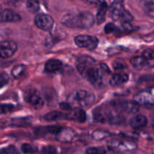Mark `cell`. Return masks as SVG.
I'll return each mask as SVG.
<instances>
[{
	"label": "cell",
	"mask_w": 154,
	"mask_h": 154,
	"mask_svg": "<svg viewBox=\"0 0 154 154\" xmlns=\"http://www.w3.org/2000/svg\"><path fill=\"white\" fill-rule=\"evenodd\" d=\"M108 13L110 17L114 21L130 23L134 20L130 12L125 8L123 0H114L108 9Z\"/></svg>",
	"instance_id": "cell-2"
},
{
	"label": "cell",
	"mask_w": 154,
	"mask_h": 154,
	"mask_svg": "<svg viewBox=\"0 0 154 154\" xmlns=\"http://www.w3.org/2000/svg\"><path fill=\"white\" fill-rule=\"evenodd\" d=\"M87 119V115L86 113L82 108H77L73 110L72 114H69V120H76V121L79 122V123H84Z\"/></svg>",
	"instance_id": "cell-21"
},
{
	"label": "cell",
	"mask_w": 154,
	"mask_h": 154,
	"mask_svg": "<svg viewBox=\"0 0 154 154\" xmlns=\"http://www.w3.org/2000/svg\"><path fill=\"white\" fill-rule=\"evenodd\" d=\"M104 74H105V72L101 69L100 66L96 67L95 64L87 68L81 75L87 79L92 86L99 89L104 86Z\"/></svg>",
	"instance_id": "cell-4"
},
{
	"label": "cell",
	"mask_w": 154,
	"mask_h": 154,
	"mask_svg": "<svg viewBox=\"0 0 154 154\" xmlns=\"http://www.w3.org/2000/svg\"><path fill=\"white\" fill-rule=\"evenodd\" d=\"M86 3L89 5H96L99 3L100 0H84Z\"/></svg>",
	"instance_id": "cell-38"
},
{
	"label": "cell",
	"mask_w": 154,
	"mask_h": 154,
	"mask_svg": "<svg viewBox=\"0 0 154 154\" xmlns=\"http://www.w3.org/2000/svg\"><path fill=\"white\" fill-rule=\"evenodd\" d=\"M147 61L148 60L144 58L142 56H138V57H133L131 60V64L135 69H138V70H141V69H145L148 66V62Z\"/></svg>",
	"instance_id": "cell-23"
},
{
	"label": "cell",
	"mask_w": 154,
	"mask_h": 154,
	"mask_svg": "<svg viewBox=\"0 0 154 154\" xmlns=\"http://www.w3.org/2000/svg\"><path fill=\"white\" fill-rule=\"evenodd\" d=\"M87 154H114V150L108 147H90L86 150Z\"/></svg>",
	"instance_id": "cell-24"
},
{
	"label": "cell",
	"mask_w": 154,
	"mask_h": 154,
	"mask_svg": "<svg viewBox=\"0 0 154 154\" xmlns=\"http://www.w3.org/2000/svg\"><path fill=\"white\" fill-rule=\"evenodd\" d=\"M108 6L105 2H102L99 5V7L98 8L97 14H96V22L98 24H102L105 22L106 14L108 11Z\"/></svg>",
	"instance_id": "cell-20"
},
{
	"label": "cell",
	"mask_w": 154,
	"mask_h": 154,
	"mask_svg": "<svg viewBox=\"0 0 154 154\" xmlns=\"http://www.w3.org/2000/svg\"><path fill=\"white\" fill-rule=\"evenodd\" d=\"M43 118L47 121H54V120H64V119L69 120V114H66L60 111H51L45 114Z\"/></svg>",
	"instance_id": "cell-22"
},
{
	"label": "cell",
	"mask_w": 154,
	"mask_h": 154,
	"mask_svg": "<svg viewBox=\"0 0 154 154\" xmlns=\"http://www.w3.org/2000/svg\"><path fill=\"white\" fill-rule=\"evenodd\" d=\"M129 124L134 129H141L147 126V119L143 114H137L129 120Z\"/></svg>",
	"instance_id": "cell-14"
},
{
	"label": "cell",
	"mask_w": 154,
	"mask_h": 154,
	"mask_svg": "<svg viewBox=\"0 0 154 154\" xmlns=\"http://www.w3.org/2000/svg\"><path fill=\"white\" fill-rule=\"evenodd\" d=\"M24 99L35 109H41L44 105V101L40 93L35 89H29L24 93Z\"/></svg>",
	"instance_id": "cell-7"
},
{
	"label": "cell",
	"mask_w": 154,
	"mask_h": 154,
	"mask_svg": "<svg viewBox=\"0 0 154 154\" xmlns=\"http://www.w3.org/2000/svg\"><path fill=\"white\" fill-rule=\"evenodd\" d=\"M139 3L144 13L154 18V0H139Z\"/></svg>",
	"instance_id": "cell-18"
},
{
	"label": "cell",
	"mask_w": 154,
	"mask_h": 154,
	"mask_svg": "<svg viewBox=\"0 0 154 154\" xmlns=\"http://www.w3.org/2000/svg\"><path fill=\"white\" fill-rule=\"evenodd\" d=\"M26 69L25 65H17L12 69L11 75L14 78H19L20 77L22 76L23 74L24 73Z\"/></svg>",
	"instance_id": "cell-27"
},
{
	"label": "cell",
	"mask_w": 154,
	"mask_h": 154,
	"mask_svg": "<svg viewBox=\"0 0 154 154\" xmlns=\"http://www.w3.org/2000/svg\"><path fill=\"white\" fill-rule=\"evenodd\" d=\"M111 104L117 111H124L129 114H136L139 111V104L135 101L115 100L112 101Z\"/></svg>",
	"instance_id": "cell-5"
},
{
	"label": "cell",
	"mask_w": 154,
	"mask_h": 154,
	"mask_svg": "<svg viewBox=\"0 0 154 154\" xmlns=\"http://www.w3.org/2000/svg\"><path fill=\"white\" fill-rule=\"evenodd\" d=\"M60 108H62L63 110H65V111H72V110H73V107L68 102H61L60 104Z\"/></svg>",
	"instance_id": "cell-36"
},
{
	"label": "cell",
	"mask_w": 154,
	"mask_h": 154,
	"mask_svg": "<svg viewBox=\"0 0 154 154\" xmlns=\"http://www.w3.org/2000/svg\"><path fill=\"white\" fill-rule=\"evenodd\" d=\"M104 30H105V34L109 35V34H111V33L116 32L118 31L119 29L115 24L113 23H109L105 25Z\"/></svg>",
	"instance_id": "cell-31"
},
{
	"label": "cell",
	"mask_w": 154,
	"mask_h": 154,
	"mask_svg": "<svg viewBox=\"0 0 154 154\" xmlns=\"http://www.w3.org/2000/svg\"><path fill=\"white\" fill-rule=\"evenodd\" d=\"M14 109V105H2L1 106V113L2 114H7Z\"/></svg>",
	"instance_id": "cell-35"
},
{
	"label": "cell",
	"mask_w": 154,
	"mask_h": 154,
	"mask_svg": "<svg viewBox=\"0 0 154 154\" xmlns=\"http://www.w3.org/2000/svg\"><path fill=\"white\" fill-rule=\"evenodd\" d=\"M21 20V17L11 9L5 8L2 11V23H17Z\"/></svg>",
	"instance_id": "cell-13"
},
{
	"label": "cell",
	"mask_w": 154,
	"mask_h": 154,
	"mask_svg": "<svg viewBox=\"0 0 154 154\" xmlns=\"http://www.w3.org/2000/svg\"><path fill=\"white\" fill-rule=\"evenodd\" d=\"M95 96L93 93L84 90H78L72 92L68 97V102L72 107L83 108L90 106L94 103Z\"/></svg>",
	"instance_id": "cell-3"
},
{
	"label": "cell",
	"mask_w": 154,
	"mask_h": 154,
	"mask_svg": "<svg viewBox=\"0 0 154 154\" xmlns=\"http://www.w3.org/2000/svg\"><path fill=\"white\" fill-rule=\"evenodd\" d=\"M26 6L27 10L31 13H36L40 8V4L38 0H27Z\"/></svg>",
	"instance_id": "cell-25"
},
{
	"label": "cell",
	"mask_w": 154,
	"mask_h": 154,
	"mask_svg": "<svg viewBox=\"0 0 154 154\" xmlns=\"http://www.w3.org/2000/svg\"><path fill=\"white\" fill-rule=\"evenodd\" d=\"M63 127L60 126H56V125H52V126H45V127L38 128L35 130V133L38 135H45L48 134V135H57L60 133V131L62 130Z\"/></svg>",
	"instance_id": "cell-15"
},
{
	"label": "cell",
	"mask_w": 154,
	"mask_h": 154,
	"mask_svg": "<svg viewBox=\"0 0 154 154\" xmlns=\"http://www.w3.org/2000/svg\"><path fill=\"white\" fill-rule=\"evenodd\" d=\"M75 43L78 47L87 50H94L99 45V39L96 36L79 35L75 38Z\"/></svg>",
	"instance_id": "cell-6"
},
{
	"label": "cell",
	"mask_w": 154,
	"mask_h": 154,
	"mask_svg": "<svg viewBox=\"0 0 154 154\" xmlns=\"http://www.w3.org/2000/svg\"><path fill=\"white\" fill-rule=\"evenodd\" d=\"M17 51V45L13 41H3L0 45V56L2 59L13 57Z\"/></svg>",
	"instance_id": "cell-10"
},
{
	"label": "cell",
	"mask_w": 154,
	"mask_h": 154,
	"mask_svg": "<svg viewBox=\"0 0 154 154\" xmlns=\"http://www.w3.org/2000/svg\"><path fill=\"white\" fill-rule=\"evenodd\" d=\"M57 148L54 146L48 145L45 146L42 149V154H57Z\"/></svg>",
	"instance_id": "cell-32"
},
{
	"label": "cell",
	"mask_w": 154,
	"mask_h": 154,
	"mask_svg": "<svg viewBox=\"0 0 154 154\" xmlns=\"http://www.w3.org/2000/svg\"><path fill=\"white\" fill-rule=\"evenodd\" d=\"M0 154H18V151L14 146L10 145L2 149Z\"/></svg>",
	"instance_id": "cell-33"
},
{
	"label": "cell",
	"mask_w": 154,
	"mask_h": 154,
	"mask_svg": "<svg viewBox=\"0 0 154 154\" xmlns=\"http://www.w3.org/2000/svg\"><path fill=\"white\" fill-rule=\"evenodd\" d=\"M75 133L72 129H69V128H63L60 133L57 135V137L59 141L67 142V141H72L75 138Z\"/></svg>",
	"instance_id": "cell-19"
},
{
	"label": "cell",
	"mask_w": 154,
	"mask_h": 154,
	"mask_svg": "<svg viewBox=\"0 0 154 154\" xmlns=\"http://www.w3.org/2000/svg\"><path fill=\"white\" fill-rule=\"evenodd\" d=\"M95 64H96V61L94 58L87 55L81 56L76 61L77 70L80 75H81L87 68Z\"/></svg>",
	"instance_id": "cell-12"
},
{
	"label": "cell",
	"mask_w": 154,
	"mask_h": 154,
	"mask_svg": "<svg viewBox=\"0 0 154 154\" xmlns=\"http://www.w3.org/2000/svg\"><path fill=\"white\" fill-rule=\"evenodd\" d=\"M142 56L147 60H154V48H147L142 52Z\"/></svg>",
	"instance_id": "cell-30"
},
{
	"label": "cell",
	"mask_w": 154,
	"mask_h": 154,
	"mask_svg": "<svg viewBox=\"0 0 154 154\" xmlns=\"http://www.w3.org/2000/svg\"><path fill=\"white\" fill-rule=\"evenodd\" d=\"M108 147L119 151H132L137 148V144L129 140H112L108 142Z\"/></svg>",
	"instance_id": "cell-9"
},
{
	"label": "cell",
	"mask_w": 154,
	"mask_h": 154,
	"mask_svg": "<svg viewBox=\"0 0 154 154\" xmlns=\"http://www.w3.org/2000/svg\"><path fill=\"white\" fill-rule=\"evenodd\" d=\"M21 150L25 154H35L37 153V147L32 144L25 143L21 146Z\"/></svg>",
	"instance_id": "cell-28"
},
{
	"label": "cell",
	"mask_w": 154,
	"mask_h": 154,
	"mask_svg": "<svg viewBox=\"0 0 154 154\" xmlns=\"http://www.w3.org/2000/svg\"><path fill=\"white\" fill-rule=\"evenodd\" d=\"M112 67L114 70H123L126 68V63L123 59H117L112 63Z\"/></svg>",
	"instance_id": "cell-29"
},
{
	"label": "cell",
	"mask_w": 154,
	"mask_h": 154,
	"mask_svg": "<svg viewBox=\"0 0 154 154\" xmlns=\"http://www.w3.org/2000/svg\"><path fill=\"white\" fill-rule=\"evenodd\" d=\"M63 67V63L60 60H57V59H52L50 60L45 63V70L47 72H57L60 71Z\"/></svg>",
	"instance_id": "cell-17"
},
{
	"label": "cell",
	"mask_w": 154,
	"mask_h": 154,
	"mask_svg": "<svg viewBox=\"0 0 154 154\" xmlns=\"http://www.w3.org/2000/svg\"><path fill=\"white\" fill-rule=\"evenodd\" d=\"M9 81V76L5 72H2L0 75V84H1V87L2 88L5 85L8 84Z\"/></svg>",
	"instance_id": "cell-34"
},
{
	"label": "cell",
	"mask_w": 154,
	"mask_h": 154,
	"mask_svg": "<svg viewBox=\"0 0 154 154\" xmlns=\"http://www.w3.org/2000/svg\"><path fill=\"white\" fill-rule=\"evenodd\" d=\"M34 23L40 29L43 31H50L54 26V20L50 15L46 14H38L35 17Z\"/></svg>",
	"instance_id": "cell-8"
},
{
	"label": "cell",
	"mask_w": 154,
	"mask_h": 154,
	"mask_svg": "<svg viewBox=\"0 0 154 154\" xmlns=\"http://www.w3.org/2000/svg\"><path fill=\"white\" fill-rule=\"evenodd\" d=\"M114 116V115L111 111L105 108H102H102L99 107L93 111V119H94V121L97 122V123H104L106 122L110 123Z\"/></svg>",
	"instance_id": "cell-11"
},
{
	"label": "cell",
	"mask_w": 154,
	"mask_h": 154,
	"mask_svg": "<svg viewBox=\"0 0 154 154\" xmlns=\"http://www.w3.org/2000/svg\"><path fill=\"white\" fill-rule=\"evenodd\" d=\"M122 29L125 32H131L133 29V26L129 22H123L122 23Z\"/></svg>",
	"instance_id": "cell-37"
},
{
	"label": "cell",
	"mask_w": 154,
	"mask_h": 154,
	"mask_svg": "<svg viewBox=\"0 0 154 154\" xmlns=\"http://www.w3.org/2000/svg\"><path fill=\"white\" fill-rule=\"evenodd\" d=\"M111 135L109 132L105 130H96L92 134V138L96 141H101Z\"/></svg>",
	"instance_id": "cell-26"
},
{
	"label": "cell",
	"mask_w": 154,
	"mask_h": 154,
	"mask_svg": "<svg viewBox=\"0 0 154 154\" xmlns=\"http://www.w3.org/2000/svg\"><path fill=\"white\" fill-rule=\"evenodd\" d=\"M95 17L90 12L81 11L68 14L61 20V23L68 28L87 29L93 26Z\"/></svg>",
	"instance_id": "cell-1"
},
{
	"label": "cell",
	"mask_w": 154,
	"mask_h": 154,
	"mask_svg": "<svg viewBox=\"0 0 154 154\" xmlns=\"http://www.w3.org/2000/svg\"><path fill=\"white\" fill-rule=\"evenodd\" d=\"M129 81V75L126 73H116L111 77L109 83L112 87H118Z\"/></svg>",
	"instance_id": "cell-16"
}]
</instances>
